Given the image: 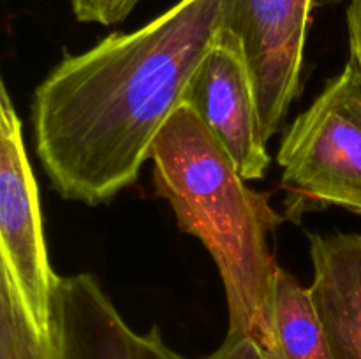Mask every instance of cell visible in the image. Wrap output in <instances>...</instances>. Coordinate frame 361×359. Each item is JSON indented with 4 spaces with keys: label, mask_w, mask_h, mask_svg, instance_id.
Listing matches in <instances>:
<instances>
[{
    "label": "cell",
    "mask_w": 361,
    "mask_h": 359,
    "mask_svg": "<svg viewBox=\"0 0 361 359\" xmlns=\"http://www.w3.org/2000/svg\"><path fill=\"white\" fill-rule=\"evenodd\" d=\"M203 359H275L259 341L243 331L228 329L224 341Z\"/></svg>",
    "instance_id": "obj_12"
},
{
    "label": "cell",
    "mask_w": 361,
    "mask_h": 359,
    "mask_svg": "<svg viewBox=\"0 0 361 359\" xmlns=\"http://www.w3.org/2000/svg\"><path fill=\"white\" fill-rule=\"evenodd\" d=\"M150 160L157 196L217 264L229 329L250 334L279 359L271 299L281 266L268 238L286 217L271 208L267 194L247 185L226 148L182 102L155 137Z\"/></svg>",
    "instance_id": "obj_2"
},
{
    "label": "cell",
    "mask_w": 361,
    "mask_h": 359,
    "mask_svg": "<svg viewBox=\"0 0 361 359\" xmlns=\"http://www.w3.org/2000/svg\"><path fill=\"white\" fill-rule=\"evenodd\" d=\"M182 104L189 106L217 137L247 182L263 178L270 153L252 76L242 42L226 27L190 76Z\"/></svg>",
    "instance_id": "obj_6"
},
{
    "label": "cell",
    "mask_w": 361,
    "mask_h": 359,
    "mask_svg": "<svg viewBox=\"0 0 361 359\" xmlns=\"http://www.w3.org/2000/svg\"><path fill=\"white\" fill-rule=\"evenodd\" d=\"M279 359H334L310 289L279 267L271 299Z\"/></svg>",
    "instance_id": "obj_9"
},
{
    "label": "cell",
    "mask_w": 361,
    "mask_h": 359,
    "mask_svg": "<svg viewBox=\"0 0 361 359\" xmlns=\"http://www.w3.org/2000/svg\"><path fill=\"white\" fill-rule=\"evenodd\" d=\"M0 359H53L49 331L32 317L20 287L0 264Z\"/></svg>",
    "instance_id": "obj_10"
},
{
    "label": "cell",
    "mask_w": 361,
    "mask_h": 359,
    "mask_svg": "<svg viewBox=\"0 0 361 359\" xmlns=\"http://www.w3.org/2000/svg\"><path fill=\"white\" fill-rule=\"evenodd\" d=\"M349 63L361 76V0H351L348 7Z\"/></svg>",
    "instance_id": "obj_13"
},
{
    "label": "cell",
    "mask_w": 361,
    "mask_h": 359,
    "mask_svg": "<svg viewBox=\"0 0 361 359\" xmlns=\"http://www.w3.org/2000/svg\"><path fill=\"white\" fill-rule=\"evenodd\" d=\"M314 305L334 359H361V234H310Z\"/></svg>",
    "instance_id": "obj_8"
},
{
    "label": "cell",
    "mask_w": 361,
    "mask_h": 359,
    "mask_svg": "<svg viewBox=\"0 0 361 359\" xmlns=\"http://www.w3.org/2000/svg\"><path fill=\"white\" fill-rule=\"evenodd\" d=\"M141 2L143 0H69L78 21L102 27L122 23Z\"/></svg>",
    "instance_id": "obj_11"
},
{
    "label": "cell",
    "mask_w": 361,
    "mask_h": 359,
    "mask_svg": "<svg viewBox=\"0 0 361 359\" xmlns=\"http://www.w3.org/2000/svg\"><path fill=\"white\" fill-rule=\"evenodd\" d=\"M226 9L228 0H180L137 30L66 55L37 84L35 151L62 199L97 206L136 182Z\"/></svg>",
    "instance_id": "obj_1"
},
{
    "label": "cell",
    "mask_w": 361,
    "mask_h": 359,
    "mask_svg": "<svg viewBox=\"0 0 361 359\" xmlns=\"http://www.w3.org/2000/svg\"><path fill=\"white\" fill-rule=\"evenodd\" d=\"M277 162L286 218L328 206L361 215V76L351 63L291 123Z\"/></svg>",
    "instance_id": "obj_3"
},
{
    "label": "cell",
    "mask_w": 361,
    "mask_h": 359,
    "mask_svg": "<svg viewBox=\"0 0 361 359\" xmlns=\"http://www.w3.org/2000/svg\"><path fill=\"white\" fill-rule=\"evenodd\" d=\"M0 264L20 287L32 317L49 331V308L59 275L49 266L37 182L23 127L6 83L0 84Z\"/></svg>",
    "instance_id": "obj_4"
},
{
    "label": "cell",
    "mask_w": 361,
    "mask_h": 359,
    "mask_svg": "<svg viewBox=\"0 0 361 359\" xmlns=\"http://www.w3.org/2000/svg\"><path fill=\"white\" fill-rule=\"evenodd\" d=\"M53 359H185L157 326L130 329L90 273L59 277L49 308Z\"/></svg>",
    "instance_id": "obj_7"
},
{
    "label": "cell",
    "mask_w": 361,
    "mask_h": 359,
    "mask_svg": "<svg viewBox=\"0 0 361 359\" xmlns=\"http://www.w3.org/2000/svg\"><path fill=\"white\" fill-rule=\"evenodd\" d=\"M337 2L341 0H228L224 27L242 42L267 141L284 127L300 95L314 9Z\"/></svg>",
    "instance_id": "obj_5"
}]
</instances>
